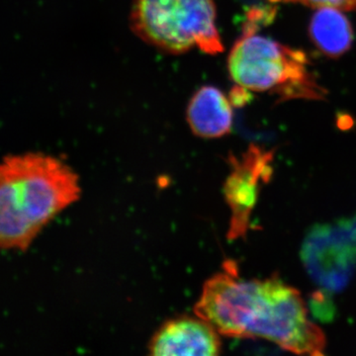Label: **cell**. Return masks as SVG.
<instances>
[{
  "label": "cell",
  "instance_id": "obj_1",
  "mask_svg": "<svg viewBox=\"0 0 356 356\" xmlns=\"http://www.w3.org/2000/svg\"><path fill=\"white\" fill-rule=\"evenodd\" d=\"M193 311L222 336L266 339L296 355L325 353V334L298 290L278 277L243 280L233 262L206 281Z\"/></svg>",
  "mask_w": 356,
  "mask_h": 356
},
{
  "label": "cell",
  "instance_id": "obj_2",
  "mask_svg": "<svg viewBox=\"0 0 356 356\" xmlns=\"http://www.w3.org/2000/svg\"><path fill=\"white\" fill-rule=\"evenodd\" d=\"M79 195V177L62 159L42 153L6 156L0 165V247L25 252Z\"/></svg>",
  "mask_w": 356,
  "mask_h": 356
},
{
  "label": "cell",
  "instance_id": "obj_3",
  "mask_svg": "<svg viewBox=\"0 0 356 356\" xmlns=\"http://www.w3.org/2000/svg\"><path fill=\"white\" fill-rule=\"evenodd\" d=\"M229 76L236 86L257 92H270L278 102L290 99H325V88L309 69L300 50L257 33H243L228 58Z\"/></svg>",
  "mask_w": 356,
  "mask_h": 356
},
{
  "label": "cell",
  "instance_id": "obj_4",
  "mask_svg": "<svg viewBox=\"0 0 356 356\" xmlns=\"http://www.w3.org/2000/svg\"><path fill=\"white\" fill-rule=\"evenodd\" d=\"M215 0H134V33L154 48L172 55L199 49L215 56L224 51L218 31Z\"/></svg>",
  "mask_w": 356,
  "mask_h": 356
},
{
  "label": "cell",
  "instance_id": "obj_5",
  "mask_svg": "<svg viewBox=\"0 0 356 356\" xmlns=\"http://www.w3.org/2000/svg\"><path fill=\"white\" fill-rule=\"evenodd\" d=\"M229 161L231 172L222 193L231 210L227 236L235 241L247 236L261 184H267L273 173V152L252 144L242 156H231Z\"/></svg>",
  "mask_w": 356,
  "mask_h": 356
},
{
  "label": "cell",
  "instance_id": "obj_6",
  "mask_svg": "<svg viewBox=\"0 0 356 356\" xmlns=\"http://www.w3.org/2000/svg\"><path fill=\"white\" fill-rule=\"evenodd\" d=\"M219 332L203 318L179 317L168 321L152 337L147 350L151 355H219Z\"/></svg>",
  "mask_w": 356,
  "mask_h": 356
},
{
  "label": "cell",
  "instance_id": "obj_7",
  "mask_svg": "<svg viewBox=\"0 0 356 356\" xmlns=\"http://www.w3.org/2000/svg\"><path fill=\"white\" fill-rule=\"evenodd\" d=\"M231 100L215 86L199 88L186 110V120L194 135L217 139L231 133L233 109Z\"/></svg>",
  "mask_w": 356,
  "mask_h": 356
},
{
  "label": "cell",
  "instance_id": "obj_8",
  "mask_svg": "<svg viewBox=\"0 0 356 356\" xmlns=\"http://www.w3.org/2000/svg\"><path fill=\"white\" fill-rule=\"evenodd\" d=\"M309 35L314 44L330 58H339L353 43V30L350 20L341 10L321 7L312 16Z\"/></svg>",
  "mask_w": 356,
  "mask_h": 356
},
{
  "label": "cell",
  "instance_id": "obj_9",
  "mask_svg": "<svg viewBox=\"0 0 356 356\" xmlns=\"http://www.w3.org/2000/svg\"><path fill=\"white\" fill-rule=\"evenodd\" d=\"M275 15V11L270 7L254 8L248 14V20L243 27V33H257L262 24H268L271 18Z\"/></svg>",
  "mask_w": 356,
  "mask_h": 356
},
{
  "label": "cell",
  "instance_id": "obj_10",
  "mask_svg": "<svg viewBox=\"0 0 356 356\" xmlns=\"http://www.w3.org/2000/svg\"><path fill=\"white\" fill-rule=\"evenodd\" d=\"M302 3L311 7H332L341 11H353L356 9V0H300Z\"/></svg>",
  "mask_w": 356,
  "mask_h": 356
},
{
  "label": "cell",
  "instance_id": "obj_11",
  "mask_svg": "<svg viewBox=\"0 0 356 356\" xmlns=\"http://www.w3.org/2000/svg\"><path fill=\"white\" fill-rule=\"evenodd\" d=\"M271 2H296L300 1V0H269Z\"/></svg>",
  "mask_w": 356,
  "mask_h": 356
}]
</instances>
